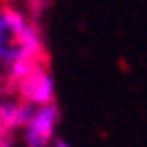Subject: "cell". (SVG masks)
<instances>
[{"mask_svg":"<svg viewBox=\"0 0 147 147\" xmlns=\"http://www.w3.org/2000/svg\"><path fill=\"white\" fill-rule=\"evenodd\" d=\"M51 147H70L66 141H61V138H55V141L51 143Z\"/></svg>","mask_w":147,"mask_h":147,"instance_id":"cell-6","label":"cell"},{"mask_svg":"<svg viewBox=\"0 0 147 147\" xmlns=\"http://www.w3.org/2000/svg\"><path fill=\"white\" fill-rule=\"evenodd\" d=\"M42 37L37 29L20 11L11 7L0 9V66L7 68L9 79L16 84L40 64Z\"/></svg>","mask_w":147,"mask_h":147,"instance_id":"cell-1","label":"cell"},{"mask_svg":"<svg viewBox=\"0 0 147 147\" xmlns=\"http://www.w3.org/2000/svg\"><path fill=\"white\" fill-rule=\"evenodd\" d=\"M35 105L24 99H2L0 101V134H11L13 129L24 127Z\"/></svg>","mask_w":147,"mask_h":147,"instance_id":"cell-4","label":"cell"},{"mask_svg":"<svg viewBox=\"0 0 147 147\" xmlns=\"http://www.w3.org/2000/svg\"><path fill=\"white\" fill-rule=\"evenodd\" d=\"M59 123V108L55 103L35 105L26 125L22 127L24 147H51L55 141V127Z\"/></svg>","mask_w":147,"mask_h":147,"instance_id":"cell-2","label":"cell"},{"mask_svg":"<svg viewBox=\"0 0 147 147\" xmlns=\"http://www.w3.org/2000/svg\"><path fill=\"white\" fill-rule=\"evenodd\" d=\"M0 147H22V145L13 143L11 138H9V134H0Z\"/></svg>","mask_w":147,"mask_h":147,"instance_id":"cell-5","label":"cell"},{"mask_svg":"<svg viewBox=\"0 0 147 147\" xmlns=\"http://www.w3.org/2000/svg\"><path fill=\"white\" fill-rule=\"evenodd\" d=\"M16 88H18L20 99L33 105L53 103L55 99V79L46 68H42V64L33 66L20 81H16Z\"/></svg>","mask_w":147,"mask_h":147,"instance_id":"cell-3","label":"cell"}]
</instances>
